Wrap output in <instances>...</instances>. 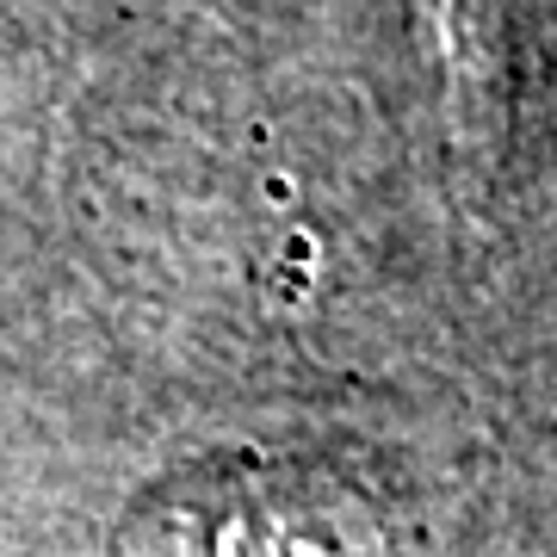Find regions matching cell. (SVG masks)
I'll return each instance as SVG.
<instances>
[{
	"label": "cell",
	"mask_w": 557,
	"mask_h": 557,
	"mask_svg": "<svg viewBox=\"0 0 557 557\" xmlns=\"http://www.w3.org/2000/svg\"><path fill=\"white\" fill-rule=\"evenodd\" d=\"M502 0H434V38L446 62V100H453V143L465 156H490L502 137Z\"/></svg>",
	"instance_id": "1"
}]
</instances>
